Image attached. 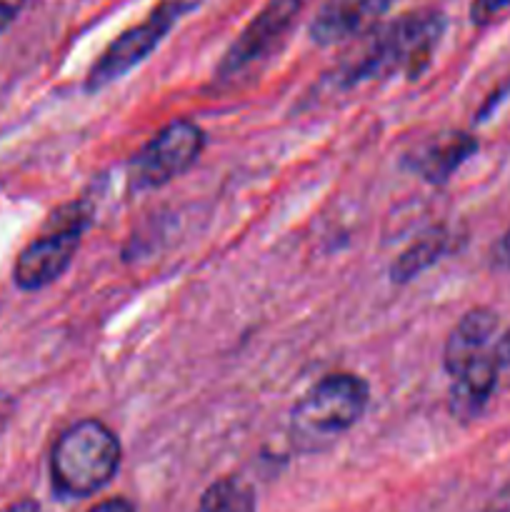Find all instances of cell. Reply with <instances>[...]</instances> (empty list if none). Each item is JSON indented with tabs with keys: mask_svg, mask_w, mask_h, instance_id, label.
<instances>
[{
	"mask_svg": "<svg viewBox=\"0 0 510 512\" xmlns=\"http://www.w3.org/2000/svg\"><path fill=\"white\" fill-rule=\"evenodd\" d=\"M445 15L438 8H420L398 15L390 23L370 30L363 48L343 70L345 85L405 75L415 80L433 60L445 35Z\"/></svg>",
	"mask_w": 510,
	"mask_h": 512,
	"instance_id": "obj_1",
	"label": "cell"
},
{
	"mask_svg": "<svg viewBox=\"0 0 510 512\" xmlns=\"http://www.w3.org/2000/svg\"><path fill=\"white\" fill-rule=\"evenodd\" d=\"M120 440L100 420H80L60 433L50 453V480L58 498L83 500L100 493L120 468Z\"/></svg>",
	"mask_w": 510,
	"mask_h": 512,
	"instance_id": "obj_2",
	"label": "cell"
},
{
	"mask_svg": "<svg viewBox=\"0 0 510 512\" xmlns=\"http://www.w3.org/2000/svg\"><path fill=\"white\" fill-rule=\"evenodd\" d=\"M370 388L363 378L335 373L318 380L290 413V443L298 453H320L343 438L368 408Z\"/></svg>",
	"mask_w": 510,
	"mask_h": 512,
	"instance_id": "obj_3",
	"label": "cell"
},
{
	"mask_svg": "<svg viewBox=\"0 0 510 512\" xmlns=\"http://www.w3.org/2000/svg\"><path fill=\"white\" fill-rule=\"evenodd\" d=\"M93 220V205L78 200L50 215L45 233L35 238L15 260L13 278L20 290H40L55 283L70 268L85 228Z\"/></svg>",
	"mask_w": 510,
	"mask_h": 512,
	"instance_id": "obj_4",
	"label": "cell"
},
{
	"mask_svg": "<svg viewBox=\"0 0 510 512\" xmlns=\"http://www.w3.org/2000/svg\"><path fill=\"white\" fill-rule=\"evenodd\" d=\"M195 5V0H160L155 10L138 25L120 33L108 48L103 50L98 60L90 68L88 78H85V90L88 93H98V90L108 88L110 83L123 78L125 73L143 63L155 48L165 40V35L173 30L180 15L188 13Z\"/></svg>",
	"mask_w": 510,
	"mask_h": 512,
	"instance_id": "obj_5",
	"label": "cell"
},
{
	"mask_svg": "<svg viewBox=\"0 0 510 512\" xmlns=\"http://www.w3.org/2000/svg\"><path fill=\"white\" fill-rule=\"evenodd\" d=\"M205 148V133L193 120H173L153 135L128 168L130 185L135 190L163 188L170 180L180 178L198 163Z\"/></svg>",
	"mask_w": 510,
	"mask_h": 512,
	"instance_id": "obj_6",
	"label": "cell"
},
{
	"mask_svg": "<svg viewBox=\"0 0 510 512\" xmlns=\"http://www.w3.org/2000/svg\"><path fill=\"white\" fill-rule=\"evenodd\" d=\"M305 0H270L248 25L243 33L233 40L228 50H225L223 60L218 65V78L220 80H233L250 70L253 65L268 60L285 38L290 30L298 23L300 13H303Z\"/></svg>",
	"mask_w": 510,
	"mask_h": 512,
	"instance_id": "obj_7",
	"label": "cell"
},
{
	"mask_svg": "<svg viewBox=\"0 0 510 512\" xmlns=\"http://www.w3.org/2000/svg\"><path fill=\"white\" fill-rule=\"evenodd\" d=\"M395 3L400 0H325L310 23V40L335 45L370 33Z\"/></svg>",
	"mask_w": 510,
	"mask_h": 512,
	"instance_id": "obj_8",
	"label": "cell"
},
{
	"mask_svg": "<svg viewBox=\"0 0 510 512\" xmlns=\"http://www.w3.org/2000/svg\"><path fill=\"white\" fill-rule=\"evenodd\" d=\"M498 313L490 308H473L460 318L443 350V365L450 378L463 373L470 363L485 355L498 335Z\"/></svg>",
	"mask_w": 510,
	"mask_h": 512,
	"instance_id": "obj_9",
	"label": "cell"
},
{
	"mask_svg": "<svg viewBox=\"0 0 510 512\" xmlns=\"http://www.w3.org/2000/svg\"><path fill=\"white\" fill-rule=\"evenodd\" d=\"M478 153V140L463 130H445L420 145L410 155V168L430 185H443L453 178L455 170Z\"/></svg>",
	"mask_w": 510,
	"mask_h": 512,
	"instance_id": "obj_10",
	"label": "cell"
},
{
	"mask_svg": "<svg viewBox=\"0 0 510 512\" xmlns=\"http://www.w3.org/2000/svg\"><path fill=\"white\" fill-rule=\"evenodd\" d=\"M500 370L503 368H500L498 360L488 350L475 363H470L463 373L455 375L448 393L450 415L460 420V423H470V420L478 418L485 410V405H488L495 385H498Z\"/></svg>",
	"mask_w": 510,
	"mask_h": 512,
	"instance_id": "obj_11",
	"label": "cell"
},
{
	"mask_svg": "<svg viewBox=\"0 0 510 512\" xmlns=\"http://www.w3.org/2000/svg\"><path fill=\"white\" fill-rule=\"evenodd\" d=\"M448 230L435 225V228H428L425 233H420L398 258L390 265V280L398 285L410 283V280L418 278L420 273L430 268V265L438 263L440 258L448 250Z\"/></svg>",
	"mask_w": 510,
	"mask_h": 512,
	"instance_id": "obj_12",
	"label": "cell"
},
{
	"mask_svg": "<svg viewBox=\"0 0 510 512\" xmlns=\"http://www.w3.org/2000/svg\"><path fill=\"white\" fill-rule=\"evenodd\" d=\"M195 512H255V493L245 480L220 478L205 490Z\"/></svg>",
	"mask_w": 510,
	"mask_h": 512,
	"instance_id": "obj_13",
	"label": "cell"
},
{
	"mask_svg": "<svg viewBox=\"0 0 510 512\" xmlns=\"http://www.w3.org/2000/svg\"><path fill=\"white\" fill-rule=\"evenodd\" d=\"M510 10V0H473L470 5V20L480 28L495 23L500 15H505Z\"/></svg>",
	"mask_w": 510,
	"mask_h": 512,
	"instance_id": "obj_14",
	"label": "cell"
},
{
	"mask_svg": "<svg viewBox=\"0 0 510 512\" xmlns=\"http://www.w3.org/2000/svg\"><path fill=\"white\" fill-rule=\"evenodd\" d=\"M490 263L498 270H510V228L500 235V240L490 250Z\"/></svg>",
	"mask_w": 510,
	"mask_h": 512,
	"instance_id": "obj_15",
	"label": "cell"
},
{
	"mask_svg": "<svg viewBox=\"0 0 510 512\" xmlns=\"http://www.w3.org/2000/svg\"><path fill=\"white\" fill-rule=\"evenodd\" d=\"M28 0H0V35L13 25V20L18 18L20 10L25 8Z\"/></svg>",
	"mask_w": 510,
	"mask_h": 512,
	"instance_id": "obj_16",
	"label": "cell"
},
{
	"mask_svg": "<svg viewBox=\"0 0 510 512\" xmlns=\"http://www.w3.org/2000/svg\"><path fill=\"white\" fill-rule=\"evenodd\" d=\"M490 355H493L495 360H498L500 368H508L510 365V328L505 330L503 335H498V338L493 340V345H490Z\"/></svg>",
	"mask_w": 510,
	"mask_h": 512,
	"instance_id": "obj_17",
	"label": "cell"
},
{
	"mask_svg": "<svg viewBox=\"0 0 510 512\" xmlns=\"http://www.w3.org/2000/svg\"><path fill=\"white\" fill-rule=\"evenodd\" d=\"M13 415H15V398L10 393H5V390H0V435H3V430L10 425Z\"/></svg>",
	"mask_w": 510,
	"mask_h": 512,
	"instance_id": "obj_18",
	"label": "cell"
},
{
	"mask_svg": "<svg viewBox=\"0 0 510 512\" xmlns=\"http://www.w3.org/2000/svg\"><path fill=\"white\" fill-rule=\"evenodd\" d=\"M88 512H135V508L130 505V500L110 498V500H103V503H98L95 508H90Z\"/></svg>",
	"mask_w": 510,
	"mask_h": 512,
	"instance_id": "obj_19",
	"label": "cell"
},
{
	"mask_svg": "<svg viewBox=\"0 0 510 512\" xmlns=\"http://www.w3.org/2000/svg\"><path fill=\"white\" fill-rule=\"evenodd\" d=\"M485 512H510V483L505 485L498 495H495L493 503L488 505V510Z\"/></svg>",
	"mask_w": 510,
	"mask_h": 512,
	"instance_id": "obj_20",
	"label": "cell"
},
{
	"mask_svg": "<svg viewBox=\"0 0 510 512\" xmlns=\"http://www.w3.org/2000/svg\"><path fill=\"white\" fill-rule=\"evenodd\" d=\"M5 512H43V510H40V505L35 503V500L25 498V500H18V503L10 505V508Z\"/></svg>",
	"mask_w": 510,
	"mask_h": 512,
	"instance_id": "obj_21",
	"label": "cell"
}]
</instances>
